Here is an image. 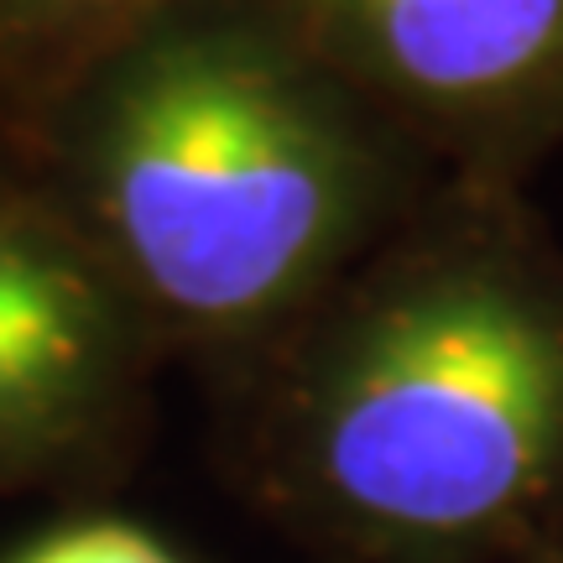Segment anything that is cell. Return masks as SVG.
Returning <instances> with one entry per match:
<instances>
[{
	"label": "cell",
	"instance_id": "cell-1",
	"mask_svg": "<svg viewBox=\"0 0 563 563\" xmlns=\"http://www.w3.org/2000/svg\"><path fill=\"white\" fill-rule=\"evenodd\" d=\"M220 407L319 563L559 559L563 251L506 183H439Z\"/></svg>",
	"mask_w": 563,
	"mask_h": 563
},
{
	"label": "cell",
	"instance_id": "cell-2",
	"mask_svg": "<svg viewBox=\"0 0 563 563\" xmlns=\"http://www.w3.org/2000/svg\"><path fill=\"white\" fill-rule=\"evenodd\" d=\"M167 355L235 386L433 188L282 0H167L11 131Z\"/></svg>",
	"mask_w": 563,
	"mask_h": 563
},
{
	"label": "cell",
	"instance_id": "cell-3",
	"mask_svg": "<svg viewBox=\"0 0 563 563\" xmlns=\"http://www.w3.org/2000/svg\"><path fill=\"white\" fill-rule=\"evenodd\" d=\"M162 361L125 282L0 136V496L115 481Z\"/></svg>",
	"mask_w": 563,
	"mask_h": 563
},
{
	"label": "cell",
	"instance_id": "cell-4",
	"mask_svg": "<svg viewBox=\"0 0 563 563\" xmlns=\"http://www.w3.org/2000/svg\"><path fill=\"white\" fill-rule=\"evenodd\" d=\"M433 167L506 183L563 141V0H282Z\"/></svg>",
	"mask_w": 563,
	"mask_h": 563
},
{
	"label": "cell",
	"instance_id": "cell-5",
	"mask_svg": "<svg viewBox=\"0 0 563 563\" xmlns=\"http://www.w3.org/2000/svg\"><path fill=\"white\" fill-rule=\"evenodd\" d=\"M167 0H0V136H11L125 26Z\"/></svg>",
	"mask_w": 563,
	"mask_h": 563
},
{
	"label": "cell",
	"instance_id": "cell-6",
	"mask_svg": "<svg viewBox=\"0 0 563 563\" xmlns=\"http://www.w3.org/2000/svg\"><path fill=\"white\" fill-rule=\"evenodd\" d=\"M0 563H183V553L141 522L84 511V517H68V522L26 538Z\"/></svg>",
	"mask_w": 563,
	"mask_h": 563
},
{
	"label": "cell",
	"instance_id": "cell-7",
	"mask_svg": "<svg viewBox=\"0 0 563 563\" xmlns=\"http://www.w3.org/2000/svg\"><path fill=\"white\" fill-rule=\"evenodd\" d=\"M548 563H563V553H559V559H548Z\"/></svg>",
	"mask_w": 563,
	"mask_h": 563
}]
</instances>
